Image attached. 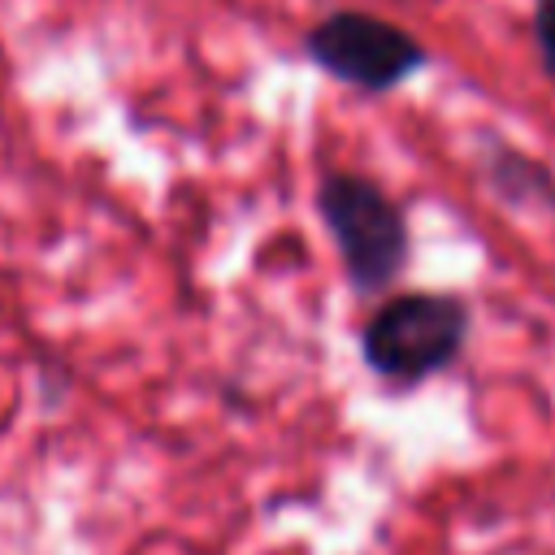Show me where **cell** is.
Instances as JSON below:
<instances>
[{"label": "cell", "mask_w": 555, "mask_h": 555, "mask_svg": "<svg viewBox=\"0 0 555 555\" xmlns=\"http://www.w3.org/2000/svg\"><path fill=\"white\" fill-rule=\"evenodd\" d=\"M317 217L338 247L343 273L356 295H386L412 256L403 208L356 169H330L317 186Z\"/></svg>", "instance_id": "obj_2"}, {"label": "cell", "mask_w": 555, "mask_h": 555, "mask_svg": "<svg viewBox=\"0 0 555 555\" xmlns=\"http://www.w3.org/2000/svg\"><path fill=\"white\" fill-rule=\"evenodd\" d=\"M481 173L503 204H512L520 212L555 217V169L542 156H529V152L494 139L481 152Z\"/></svg>", "instance_id": "obj_4"}, {"label": "cell", "mask_w": 555, "mask_h": 555, "mask_svg": "<svg viewBox=\"0 0 555 555\" xmlns=\"http://www.w3.org/2000/svg\"><path fill=\"white\" fill-rule=\"evenodd\" d=\"M304 52L321 74L364 95H390L429 65V48L408 26L369 9H330L304 30Z\"/></svg>", "instance_id": "obj_3"}, {"label": "cell", "mask_w": 555, "mask_h": 555, "mask_svg": "<svg viewBox=\"0 0 555 555\" xmlns=\"http://www.w3.org/2000/svg\"><path fill=\"white\" fill-rule=\"evenodd\" d=\"M533 48H538V65L546 69V78H555V0L533 4Z\"/></svg>", "instance_id": "obj_5"}, {"label": "cell", "mask_w": 555, "mask_h": 555, "mask_svg": "<svg viewBox=\"0 0 555 555\" xmlns=\"http://www.w3.org/2000/svg\"><path fill=\"white\" fill-rule=\"evenodd\" d=\"M473 330V304L455 291H395L360 330V360L390 386H421L447 373Z\"/></svg>", "instance_id": "obj_1"}]
</instances>
